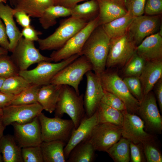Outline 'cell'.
<instances>
[{
    "instance_id": "6da1fadb",
    "label": "cell",
    "mask_w": 162,
    "mask_h": 162,
    "mask_svg": "<svg viewBox=\"0 0 162 162\" xmlns=\"http://www.w3.org/2000/svg\"><path fill=\"white\" fill-rule=\"evenodd\" d=\"M111 38L102 25L92 32L82 49L80 56H85L92 64L94 72L99 76L106 69Z\"/></svg>"
},
{
    "instance_id": "7a4b0ae2",
    "label": "cell",
    "mask_w": 162,
    "mask_h": 162,
    "mask_svg": "<svg viewBox=\"0 0 162 162\" xmlns=\"http://www.w3.org/2000/svg\"><path fill=\"white\" fill-rule=\"evenodd\" d=\"M84 94H78L71 87L62 85L59 99L54 111L55 116L62 117L68 115L77 128L86 116L84 104Z\"/></svg>"
},
{
    "instance_id": "3957f363",
    "label": "cell",
    "mask_w": 162,
    "mask_h": 162,
    "mask_svg": "<svg viewBox=\"0 0 162 162\" xmlns=\"http://www.w3.org/2000/svg\"><path fill=\"white\" fill-rule=\"evenodd\" d=\"M88 22L71 16L61 20L53 33L44 38H39L38 41L39 49L55 50L60 48Z\"/></svg>"
},
{
    "instance_id": "277c9868",
    "label": "cell",
    "mask_w": 162,
    "mask_h": 162,
    "mask_svg": "<svg viewBox=\"0 0 162 162\" xmlns=\"http://www.w3.org/2000/svg\"><path fill=\"white\" fill-rule=\"evenodd\" d=\"M92 69L88 60L85 56H80L59 71L52 79L50 83L70 86L80 94L79 86L84 76Z\"/></svg>"
},
{
    "instance_id": "5b68a950",
    "label": "cell",
    "mask_w": 162,
    "mask_h": 162,
    "mask_svg": "<svg viewBox=\"0 0 162 162\" xmlns=\"http://www.w3.org/2000/svg\"><path fill=\"white\" fill-rule=\"evenodd\" d=\"M99 76L104 90L119 98L128 112L138 115L140 102L131 93L123 79L115 72L106 69Z\"/></svg>"
},
{
    "instance_id": "8992f818",
    "label": "cell",
    "mask_w": 162,
    "mask_h": 162,
    "mask_svg": "<svg viewBox=\"0 0 162 162\" xmlns=\"http://www.w3.org/2000/svg\"><path fill=\"white\" fill-rule=\"evenodd\" d=\"M42 141H62L66 143L75 128L71 119L57 117L50 118L41 112L38 116Z\"/></svg>"
},
{
    "instance_id": "52a82bcc",
    "label": "cell",
    "mask_w": 162,
    "mask_h": 162,
    "mask_svg": "<svg viewBox=\"0 0 162 162\" xmlns=\"http://www.w3.org/2000/svg\"><path fill=\"white\" fill-rule=\"evenodd\" d=\"M80 56L75 55L57 62L41 61L32 69L20 70L19 75L32 85L41 86L47 85L50 83L52 79L59 71Z\"/></svg>"
},
{
    "instance_id": "ba28073f",
    "label": "cell",
    "mask_w": 162,
    "mask_h": 162,
    "mask_svg": "<svg viewBox=\"0 0 162 162\" xmlns=\"http://www.w3.org/2000/svg\"><path fill=\"white\" fill-rule=\"evenodd\" d=\"M136 46L128 32L122 36L111 38L106 68L124 66L136 52Z\"/></svg>"
},
{
    "instance_id": "9c48e42d",
    "label": "cell",
    "mask_w": 162,
    "mask_h": 162,
    "mask_svg": "<svg viewBox=\"0 0 162 162\" xmlns=\"http://www.w3.org/2000/svg\"><path fill=\"white\" fill-rule=\"evenodd\" d=\"M99 24L98 16L89 22L84 28L76 33L62 47L54 50L50 57L52 61L57 62L76 54L80 56L86 42L93 30Z\"/></svg>"
},
{
    "instance_id": "30bf717a",
    "label": "cell",
    "mask_w": 162,
    "mask_h": 162,
    "mask_svg": "<svg viewBox=\"0 0 162 162\" xmlns=\"http://www.w3.org/2000/svg\"><path fill=\"white\" fill-rule=\"evenodd\" d=\"M10 57L20 70H27L31 65L43 61L51 62V58L42 55L34 41L22 37L11 52Z\"/></svg>"
},
{
    "instance_id": "8fae6325",
    "label": "cell",
    "mask_w": 162,
    "mask_h": 162,
    "mask_svg": "<svg viewBox=\"0 0 162 162\" xmlns=\"http://www.w3.org/2000/svg\"><path fill=\"white\" fill-rule=\"evenodd\" d=\"M122 137L121 126L109 123H99L94 128L88 140L95 151L106 152Z\"/></svg>"
},
{
    "instance_id": "7c38bea8",
    "label": "cell",
    "mask_w": 162,
    "mask_h": 162,
    "mask_svg": "<svg viewBox=\"0 0 162 162\" xmlns=\"http://www.w3.org/2000/svg\"><path fill=\"white\" fill-rule=\"evenodd\" d=\"M1 122L5 128L14 122L24 124L38 116L44 110L38 103L28 104L10 105L2 109Z\"/></svg>"
},
{
    "instance_id": "4fadbf2b",
    "label": "cell",
    "mask_w": 162,
    "mask_h": 162,
    "mask_svg": "<svg viewBox=\"0 0 162 162\" xmlns=\"http://www.w3.org/2000/svg\"><path fill=\"white\" fill-rule=\"evenodd\" d=\"M122 112L123 115L121 126L122 137L136 144H142L154 141V136L145 131L144 122L139 116L127 110Z\"/></svg>"
},
{
    "instance_id": "5bb4252c",
    "label": "cell",
    "mask_w": 162,
    "mask_h": 162,
    "mask_svg": "<svg viewBox=\"0 0 162 162\" xmlns=\"http://www.w3.org/2000/svg\"><path fill=\"white\" fill-rule=\"evenodd\" d=\"M11 125L14 128V138L22 148L39 145L43 142L38 116L27 123L14 122Z\"/></svg>"
},
{
    "instance_id": "9a60e30c",
    "label": "cell",
    "mask_w": 162,
    "mask_h": 162,
    "mask_svg": "<svg viewBox=\"0 0 162 162\" xmlns=\"http://www.w3.org/2000/svg\"><path fill=\"white\" fill-rule=\"evenodd\" d=\"M138 115L148 130L161 134L162 118L158 108L156 97L152 91L144 96L140 102Z\"/></svg>"
},
{
    "instance_id": "2e32d148",
    "label": "cell",
    "mask_w": 162,
    "mask_h": 162,
    "mask_svg": "<svg viewBox=\"0 0 162 162\" xmlns=\"http://www.w3.org/2000/svg\"><path fill=\"white\" fill-rule=\"evenodd\" d=\"M160 15H141L135 17L128 32L137 46L147 37L158 32L161 26Z\"/></svg>"
},
{
    "instance_id": "e0dca14e",
    "label": "cell",
    "mask_w": 162,
    "mask_h": 162,
    "mask_svg": "<svg viewBox=\"0 0 162 162\" xmlns=\"http://www.w3.org/2000/svg\"><path fill=\"white\" fill-rule=\"evenodd\" d=\"M85 75L87 85L84 96V104L86 115L92 116L96 111L104 94L99 76L92 70L87 72Z\"/></svg>"
},
{
    "instance_id": "ac0fdd59",
    "label": "cell",
    "mask_w": 162,
    "mask_h": 162,
    "mask_svg": "<svg viewBox=\"0 0 162 162\" xmlns=\"http://www.w3.org/2000/svg\"><path fill=\"white\" fill-rule=\"evenodd\" d=\"M99 123L97 111L91 116L86 115L79 126L73 131L64 148L66 160L73 148L81 142L87 139L95 127Z\"/></svg>"
},
{
    "instance_id": "d6986e66",
    "label": "cell",
    "mask_w": 162,
    "mask_h": 162,
    "mask_svg": "<svg viewBox=\"0 0 162 162\" xmlns=\"http://www.w3.org/2000/svg\"><path fill=\"white\" fill-rule=\"evenodd\" d=\"M136 52L146 61L162 60V35L159 32L145 38Z\"/></svg>"
},
{
    "instance_id": "ffe728a7",
    "label": "cell",
    "mask_w": 162,
    "mask_h": 162,
    "mask_svg": "<svg viewBox=\"0 0 162 162\" xmlns=\"http://www.w3.org/2000/svg\"><path fill=\"white\" fill-rule=\"evenodd\" d=\"M99 6L100 25L108 23L126 14L124 0H97Z\"/></svg>"
},
{
    "instance_id": "44dd1931",
    "label": "cell",
    "mask_w": 162,
    "mask_h": 162,
    "mask_svg": "<svg viewBox=\"0 0 162 162\" xmlns=\"http://www.w3.org/2000/svg\"><path fill=\"white\" fill-rule=\"evenodd\" d=\"M5 4L0 2V18L5 26L10 43L9 51L12 52L22 36L14 20V8Z\"/></svg>"
},
{
    "instance_id": "7402d4cb",
    "label": "cell",
    "mask_w": 162,
    "mask_h": 162,
    "mask_svg": "<svg viewBox=\"0 0 162 162\" xmlns=\"http://www.w3.org/2000/svg\"><path fill=\"white\" fill-rule=\"evenodd\" d=\"M139 77L145 96L151 91L157 82L162 78V60L146 61Z\"/></svg>"
},
{
    "instance_id": "603a6c76",
    "label": "cell",
    "mask_w": 162,
    "mask_h": 162,
    "mask_svg": "<svg viewBox=\"0 0 162 162\" xmlns=\"http://www.w3.org/2000/svg\"><path fill=\"white\" fill-rule=\"evenodd\" d=\"M62 86L50 83L41 86L38 93L37 101L44 110L50 113L55 111Z\"/></svg>"
},
{
    "instance_id": "cb8c5ba5",
    "label": "cell",
    "mask_w": 162,
    "mask_h": 162,
    "mask_svg": "<svg viewBox=\"0 0 162 162\" xmlns=\"http://www.w3.org/2000/svg\"><path fill=\"white\" fill-rule=\"evenodd\" d=\"M21 150L12 135H3L0 139V152L4 162H23Z\"/></svg>"
},
{
    "instance_id": "d4e9b609",
    "label": "cell",
    "mask_w": 162,
    "mask_h": 162,
    "mask_svg": "<svg viewBox=\"0 0 162 162\" xmlns=\"http://www.w3.org/2000/svg\"><path fill=\"white\" fill-rule=\"evenodd\" d=\"M60 140L43 141L40 145L44 162H66L64 148L66 144Z\"/></svg>"
},
{
    "instance_id": "484cf974",
    "label": "cell",
    "mask_w": 162,
    "mask_h": 162,
    "mask_svg": "<svg viewBox=\"0 0 162 162\" xmlns=\"http://www.w3.org/2000/svg\"><path fill=\"white\" fill-rule=\"evenodd\" d=\"M53 5L51 0H18L14 9V11H23L30 17L39 18L47 8Z\"/></svg>"
},
{
    "instance_id": "4316f807",
    "label": "cell",
    "mask_w": 162,
    "mask_h": 162,
    "mask_svg": "<svg viewBox=\"0 0 162 162\" xmlns=\"http://www.w3.org/2000/svg\"><path fill=\"white\" fill-rule=\"evenodd\" d=\"M135 17L129 13L102 25L104 30L110 38L122 36L128 32Z\"/></svg>"
},
{
    "instance_id": "83f0119b",
    "label": "cell",
    "mask_w": 162,
    "mask_h": 162,
    "mask_svg": "<svg viewBox=\"0 0 162 162\" xmlns=\"http://www.w3.org/2000/svg\"><path fill=\"white\" fill-rule=\"evenodd\" d=\"M71 9V16L87 22L98 16V4L97 0H88L83 3L76 4Z\"/></svg>"
},
{
    "instance_id": "f1b7e54d",
    "label": "cell",
    "mask_w": 162,
    "mask_h": 162,
    "mask_svg": "<svg viewBox=\"0 0 162 162\" xmlns=\"http://www.w3.org/2000/svg\"><path fill=\"white\" fill-rule=\"evenodd\" d=\"M71 16L70 8L53 5L47 8L42 15L39 18V22L44 29H48L57 23L56 20L61 17Z\"/></svg>"
},
{
    "instance_id": "f546056e",
    "label": "cell",
    "mask_w": 162,
    "mask_h": 162,
    "mask_svg": "<svg viewBox=\"0 0 162 162\" xmlns=\"http://www.w3.org/2000/svg\"><path fill=\"white\" fill-rule=\"evenodd\" d=\"M95 151L92 144L86 140L81 142L73 148L66 162H93L95 158Z\"/></svg>"
},
{
    "instance_id": "4dcf8cb0",
    "label": "cell",
    "mask_w": 162,
    "mask_h": 162,
    "mask_svg": "<svg viewBox=\"0 0 162 162\" xmlns=\"http://www.w3.org/2000/svg\"><path fill=\"white\" fill-rule=\"evenodd\" d=\"M99 123H109L121 126L123 120L122 112L100 102L96 110Z\"/></svg>"
},
{
    "instance_id": "1f68e13d",
    "label": "cell",
    "mask_w": 162,
    "mask_h": 162,
    "mask_svg": "<svg viewBox=\"0 0 162 162\" xmlns=\"http://www.w3.org/2000/svg\"><path fill=\"white\" fill-rule=\"evenodd\" d=\"M130 141L121 137L106 152L115 162H129L130 161Z\"/></svg>"
},
{
    "instance_id": "d6a6232c",
    "label": "cell",
    "mask_w": 162,
    "mask_h": 162,
    "mask_svg": "<svg viewBox=\"0 0 162 162\" xmlns=\"http://www.w3.org/2000/svg\"><path fill=\"white\" fill-rule=\"evenodd\" d=\"M31 85L24 78L19 75L5 78L0 91L15 95Z\"/></svg>"
},
{
    "instance_id": "836d02e7",
    "label": "cell",
    "mask_w": 162,
    "mask_h": 162,
    "mask_svg": "<svg viewBox=\"0 0 162 162\" xmlns=\"http://www.w3.org/2000/svg\"><path fill=\"white\" fill-rule=\"evenodd\" d=\"M40 87L37 85H31L14 95L10 105L28 104L38 102V93Z\"/></svg>"
},
{
    "instance_id": "e575fe53",
    "label": "cell",
    "mask_w": 162,
    "mask_h": 162,
    "mask_svg": "<svg viewBox=\"0 0 162 162\" xmlns=\"http://www.w3.org/2000/svg\"><path fill=\"white\" fill-rule=\"evenodd\" d=\"M146 62L136 52L124 66L123 73L125 77H139Z\"/></svg>"
},
{
    "instance_id": "d590c367",
    "label": "cell",
    "mask_w": 162,
    "mask_h": 162,
    "mask_svg": "<svg viewBox=\"0 0 162 162\" xmlns=\"http://www.w3.org/2000/svg\"><path fill=\"white\" fill-rule=\"evenodd\" d=\"M19 71L10 56L8 54L0 55V76L6 78L18 75Z\"/></svg>"
},
{
    "instance_id": "8d00e7d4",
    "label": "cell",
    "mask_w": 162,
    "mask_h": 162,
    "mask_svg": "<svg viewBox=\"0 0 162 162\" xmlns=\"http://www.w3.org/2000/svg\"><path fill=\"white\" fill-rule=\"evenodd\" d=\"M123 80L131 93L140 102L144 96L139 77H125Z\"/></svg>"
},
{
    "instance_id": "74e56055",
    "label": "cell",
    "mask_w": 162,
    "mask_h": 162,
    "mask_svg": "<svg viewBox=\"0 0 162 162\" xmlns=\"http://www.w3.org/2000/svg\"><path fill=\"white\" fill-rule=\"evenodd\" d=\"M23 162H44L40 145L22 148Z\"/></svg>"
},
{
    "instance_id": "f35d334b",
    "label": "cell",
    "mask_w": 162,
    "mask_h": 162,
    "mask_svg": "<svg viewBox=\"0 0 162 162\" xmlns=\"http://www.w3.org/2000/svg\"><path fill=\"white\" fill-rule=\"evenodd\" d=\"M154 142L153 141L142 144L146 160L148 162H162L161 152Z\"/></svg>"
},
{
    "instance_id": "ab89813d",
    "label": "cell",
    "mask_w": 162,
    "mask_h": 162,
    "mask_svg": "<svg viewBox=\"0 0 162 162\" xmlns=\"http://www.w3.org/2000/svg\"><path fill=\"white\" fill-rule=\"evenodd\" d=\"M101 102L122 112L127 110L124 104L119 98L104 90Z\"/></svg>"
},
{
    "instance_id": "60d3db41",
    "label": "cell",
    "mask_w": 162,
    "mask_h": 162,
    "mask_svg": "<svg viewBox=\"0 0 162 162\" xmlns=\"http://www.w3.org/2000/svg\"><path fill=\"white\" fill-rule=\"evenodd\" d=\"M146 0H124V2L128 12L135 17L144 14Z\"/></svg>"
},
{
    "instance_id": "b9f144b4",
    "label": "cell",
    "mask_w": 162,
    "mask_h": 162,
    "mask_svg": "<svg viewBox=\"0 0 162 162\" xmlns=\"http://www.w3.org/2000/svg\"><path fill=\"white\" fill-rule=\"evenodd\" d=\"M130 148L131 162H142L146 161L142 143L136 144L130 141Z\"/></svg>"
},
{
    "instance_id": "7bdbcfd3",
    "label": "cell",
    "mask_w": 162,
    "mask_h": 162,
    "mask_svg": "<svg viewBox=\"0 0 162 162\" xmlns=\"http://www.w3.org/2000/svg\"><path fill=\"white\" fill-rule=\"evenodd\" d=\"M162 12V0H146L144 13L146 15H160Z\"/></svg>"
},
{
    "instance_id": "ee69618b",
    "label": "cell",
    "mask_w": 162,
    "mask_h": 162,
    "mask_svg": "<svg viewBox=\"0 0 162 162\" xmlns=\"http://www.w3.org/2000/svg\"><path fill=\"white\" fill-rule=\"evenodd\" d=\"M22 37L31 41H38L39 39V35L42 34L41 32L36 29L31 25L23 28L21 32Z\"/></svg>"
},
{
    "instance_id": "f6af8a7d",
    "label": "cell",
    "mask_w": 162,
    "mask_h": 162,
    "mask_svg": "<svg viewBox=\"0 0 162 162\" xmlns=\"http://www.w3.org/2000/svg\"><path fill=\"white\" fill-rule=\"evenodd\" d=\"M14 16L16 18L17 22L23 28L31 25L30 17L23 11H14Z\"/></svg>"
},
{
    "instance_id": "bcb514c9",
    "label": "cell",
    "mask_w": 162,
    "mask_h": 162,
    "mask_svg": "<svg viewBox=\"0 0 162 162\" xmlns=\"http://www.w3.org/2000/svg\"><path fill=\"white\" fill-rule=\"evenodd\" d=\"M0 46L8 50H10V43L5 26L0 18Z\"/></svg>"
},
{
    "instance_id": "7dc6e473",
    "label": "cell",
    "mask_w": 162,
    "mask_h": 162,
    "mask_svg": "<svg viewBox=\"0 0 162 162\" xmlns=\"http://www.w3.org/2000/svg\"><path fill=\"white\" fill-rule=\"evenodd\" d=\"M157 98L160 111H162V78L155 84L153 89Z\"/></svg>"
},
{
    "instance_id": "c3c4849f",
    "label": "cell",
    "mask_w": 162,
    "mask_h": 162,
    "mask_svg": "<svg viewBox=\"0 0 162 162\" xmlns=\"http://www.w3.org/2000/svg\"><path fill=\"white\" fill-rule=\"evenodd\" d=\"M14 95L3 92L0 90V108H4L10 105Z\"/></svg>"
},
{
    "instance_id": "681fc988",
    "label": "cell",
    "mask_w": 162,
    "mask_h": 162,
    "mask_svg": "<svg viewBox=\"0 0 162 162\" xmlns=\"http://www.w3.org/2000/svg\"><path fill=\"white\" fill-rule=\"evenodd\" d=\"M88 0H54V5H58L71 9L80 2Z\"/></svg>"
},
{
    "instance_id": "f907efd6",
    "label": "cell",
    "mask_w": 162,
    "mask_h": 162,
    "mask_svg": "<svg viewBox=\"0 0 162 162\" xmlns=\"http://www.w3.org/2000/svg\"><path fill=\"white\" fill-rule=\"evenodd\" d=\"M5 128L0 121V139L3 136L4 131Z\"/></svg>"
},
{
    "instance_id": "816d5d0a",
    "label": "cell",
    "mask_w": 162,
    "mask_h": 162,
    "mask_svg": "<svg viewBox=\"0 0 162 162\" xmlns=\"http://www.w3.org/2000/svg\"><path fill=\"white\" fill-rule=\"evenodd\" d=\"M8 51L0 46V55L3 54H8Z\"/></svg>"
},
{
    "instance_id": "f5cc1de1",
    "label": "cell",
    "mask_w": 162,
    "mask_h": 162,
    "mask_svg": "<svg viewBox=\"0 0 162 162\" xmlns=\"http://www.w3.org/2000/svg\"><path fill=\"white\" fill-rule=\"evenodd\" d=\"M8 0L9 3H10V4L12 6H14L16 5V3L18 0Z\"/></svg>"
},
{
    "instance_id": "db71d44e",
    "label": "cell",
    "mask_w": 162,
    "mask_h": 162,
    "mask_svg": "<svg viewBox=\"0 0 162 162\" xmlns=\"http://www.w3.org/2000/svg\"><path fill=\"white\" fill-rule=\"evenodd\" d=\"M5 78L0 76V90L1 89Z\"/></svg>"
},
{
    "instance_id": "11a10c76",
    "label": "cell",
    "mask_w": 162,
    "mask_h": 162,
    "mask_svg": "<svg viewBox=\"0 0 162 162\" xmlns=\"http://www.w3.org/2000/svg\"><path fill=\"white\" fill-rule=\"evenodd\" d=\"M3 110L0 108V121L1 122V119L3 116Z\"/></svg>"
},
{
    "instance_id": "9f6ffc18",
    "label": "cell",
    "mask_w": 162,
    "mask_h": 162,
    "mask_svg": "<svg viewBox=\"0 0 162 162\" xmlns=\"http://www.w3.org/2000/svg\"><path fill=\"white\" fill-rule=\"evenodd\" d=\"M7 0H0V2H2L5 4H6Z\"/></svg>"
},
{
    "instance_id": "6f0895ef",
    "label": "cell",
    "mask_w": 162,
    "mask_h": 162,
    "mask_svg": "<svg viewBox=\"0 0 162 162\" xmlns=\"http://www.w3.org/2000/svg\"><path fill=\"white\" fill-rule=\"evenodd\" d=\"M3 161L2 157V156L0 154V162H2Z\"/></svg>"
},
{
    "instance_id": "680465c9",
    "label": "cell",
    "mask_w": 162,
    "mask_h": 162,
    "mask_svg": "<svg viewBox=\"0 0 162 162\" xmlns=\"http://www.w3.org/2000/svg\"><path fill=\"white\" fill-rule=\"evenodd\" d=\"M52 0L53 2V1H54V0Z\"/></svg>"
}]
</instances>
